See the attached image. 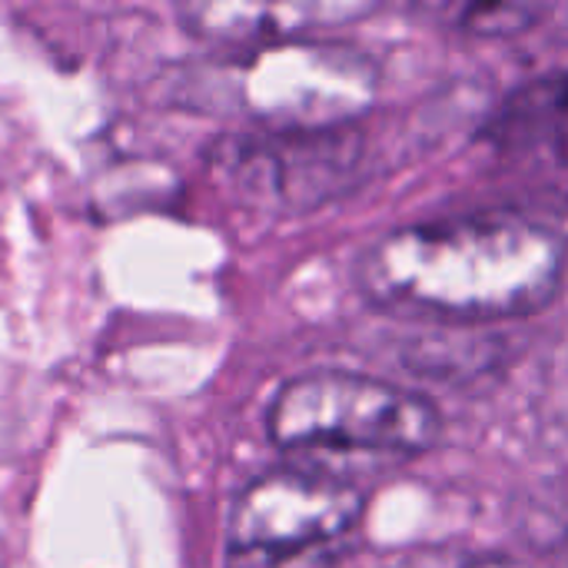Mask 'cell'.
<instances>
[{
    "instance_id": "obj_1",
    "label": "cell",
    "mask_w": 568,
    "mask_h": 568,
    "mask_svg": "<svg viewBox=\"0 0 568 568\" xmlns=\"http://www.w3.org/2000/svg\"><path fill=\"white\" fill-rule=\"evenodd\" d=\"M379 306L486 323L546 310L566 276V240L529 216L473 213L379 236L356 266Z\"/></svg>"
},
{
    "instance_id": "obj_2",
    "label": "cell",
    "mask_w": 568,
    "mask_h": 568,
    "mask_svg": "<svg viewBox=\"0 0 568 568\" xmlns=\"http://www.w3.org/2000/svg\"><path fill=\"white\" fill-rule=\"evenodd\" d=\"M266 429L286 453L419 456L443 436V416L429 399L386 379L306 373L273 396Z\"/></svg>"
},
{
    "instance_id": "obj_3",
    "label": "cell",
    "mask_w": 568,
    "mask_h": 568,
    "mask_svg": "<svg viewBox=\"0 0 568 568\" xmlns=\"http://www.w3.org/2000/svg\"><path fill=\"white\" fill-rule=\"evenodd\" d=\"M366 496L346 479L273 469L253 479L226 519V568H336L359 542Z\"/></svg>"
},
{
    "instance_id": "obj_4",
    "label": "cell",
    "mask_w": 568,
    "mask_h": 568,
    "mask_svg": "<svg viewBox=\"0 0 568 568\" xmlns=\"http://www.w3.org/2000/svg\"><path fill=\"white\" fill-rule=\"evenodd\" d=\"M363 163V136L343 126H273L223 136L213 150L220 183L243 203L303 213L346 190Z\"/></svg>"
},
{
    "instance_id": "obj_5",
    "label": "cell",
    "mask_w": 568,
    "mask_h": 568,
    "mask_svg": "<svg viewBox=\"0 0 568 568\" xmlns=\"http://www.w3.org/2000/svg\"><path fill=\"white\" fill-rule=\"evenodd\" d=\"M373 3H280V7H196L190 10L193 30L216 40H290L316 27L349 23L373 13Z\"/></svg>"
},
{
    "instance_id": "obj_6",
    "label": "cell",
    "mask_w": 568,
    "mask_h": 568,
    "mask_svg": "<svg viewBox=\"0 0 568 568\" xmlns=\"http://www.w3.org/2000/svg\"><path fill=\"white\" fill-rule=\"evenodd\" d=\"M456 30L479 33V37H513L529 30L546 7L542 3H466V7H449L443 10Z\"/></svg>"
},
{
    "instance_id": "obj_7",
    "label": "cell",
    "mask_w": 568,
    "mask_h": 568,
    "mask_svg": "<svg viewBox=\"0 0 568 568\" xmlns=\"http://www.w3.org/2000/svg\"><path fill=\"white\" fill-rule=\"evenodd\" d=\"M542 409L549 423L568 439V336L549 363L546 386H542Z\"/></svg>"
},
{
    "instance_id": "obj_8",
    "label": "cell",
    "mask_w": 568,
    "mask_h": 568,
    "mask_svg": "<svg viewBox=\"0 0 568 568\" xmlns=\"http://www.w3.org/2000/svg\"><path fill=\"white\" fill-rule=\"evenodd\" d=\"M433 568H526L513 559H499V556H476V559H453V562H436Z\"/></svg>"
},
{
    "instance_id": "obj_9",
    "label": "cell",
    "mask_w": 568,
    "mask_h": 568,
    "mask_svg": "<svg viewBox=\"0 0 568 568\" xmlns=\"http://www.w3.org/2000/svg\"><path fill=\"white\" fill-rule=\"evenodd\" d=\"M566 552H568V529H566Z\"/></svg>"
}]
</instances>
